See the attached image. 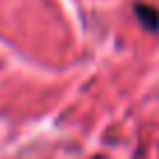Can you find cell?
<instances>
[{"label":"cell","instance_id":"6da1fadb","mask_svg":"<svg viewBox=\"0 0 159 159\" xmlns=\"http://www.w3.org/2000/svg\"><path fill=\"white\" fill-rule=\"evenodd\" d=\"M134 14L138 16L140 26L148 30H152V33H157L159 30V10L152 5H145V2H136L134 5Z\"/></svg>","mask_w":159,"mask_h":159}]
</instances>
